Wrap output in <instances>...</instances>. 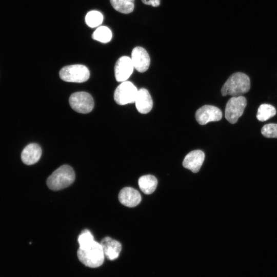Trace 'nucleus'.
Wrapping results in <instances>:
<instances>
[{
  "instance_id": "f257e3e1",
  "label": "nucleus",
  "mask_w": 277,
  "mask_h": 277,
  "mask_svg": "<svg viewBox=\"0 0 277 277\" xmlns=\"http://www.w3.org/2000/svg\"><path fill=\"white\" fill-rule=\"evenodd\" d=\"M77 255L78 260L83 264L91 268L102 265L105 258L101 244L94 240L84 247H79Z\"/></svg>"
},
{
  "instance_id": "f03ea898",
  "label": "nucleus",
  "mask_w": 277,
  "mask_h": 277,
  "mask_svg": "<svg viewBox=\"0 0 277 277\" xmlns=\"http://www.w3.org/2000/svg\"><path fill=\"white\" fill-rule=\"evenodd\" d=\"M250 88V81L247 75L242 72H236L230 76L221 89L223 96L231 95L238 97L248 92Z\"/></svg>"
},
{
  "instance_id": "7ed1b4c3",
  "label": "nucleus",
  "mask_w": 277,
  "mask_h": 277,
  "mask_svg": "<svg viewBox=\"0 0 277 277\" xmlns=\"http://www.w3.org/2000/svg\"><path fill=\"white\" fill-rule=\"evenodd\" d=\"M75 178L73 168L68 165H64L48 177L46 183L50 189L58 191L70 186L74 182Z\"/></svg>"
},
{
  "instance_id": "20e7f679",
  "label": "nucleus",
  "mask_w": 277,
  "mask_h": 277,
  "mask_svg": "<svg viewBox=\"0 0 277 277\" xmlns=\"http://www.w3.org/2000/svg\"><path fill=\"white\" fill-rule=\"evenodd\" d=\"M59 75L61 78L66 82L83 83L88 80L90 72L85 66L75 64L64 67L61 69Z\"/></svg>"
},
{
  "instance_id": "39448f33",
  "label": "nucleus",
  "mask_w": 277,
  "mask_h": 277,
  "mask_svg": "<svg viewBox=\"0 0 277 277\" xmlns=\"http://www.w3.org/2000/svg\"><path fill=\"white\" fill-rule=\"evenodd\" d=\"M247 105V100L243 96H232L227 102L225 111L226 119L231 124H235L243 114Z\"/></svg>"
},
{
  "instance_id": "423d86ee",
  "label": "nucleus",
  "mask_w": 277,
  "mask_h": 277,
  "mask_svg": "<svg viewBox=\"0 0 277 277\" xmlns=\"http://www.w3.org/2000/svg\"><path fill=\"white\" fill-rule=\"evenodd\" d=\"M136 87L130 82L124 81L116 88L114 92V99L120 105L135 102L137 93Z\"/></svg>"
},
{
  "instance_id": "0eeeda50",
  "label": "nucleus",
  "mask_w": 277,
  "mask_h": 277,
  "mask_svg": "<svg viewBox=\"0 0 277 277\" xmlns=\"http://www.w3.org/2000/svg\"><path fill=\"white\" fill-rule=\"evenodd\" d=\"M69 102L74 111L81 113H88L92 110L94 107V101L92 96L84 91L72 94Z\"/></svg>"
},
{
  "instance_id": "6e6552de",
  "label": "nucleus",
  "mask_w": 277,
  "mask_h": 277,
  "mask_svg": "<svg viewBox=\"0 0 277 277\" xmlns=\"http://www.w3.org/2000/svg\"><path fill=\"white\" fill-rule=\"evenodd\" d=\"M196 121L201 125L210 122H216L221 120L222 112L217 107L212 105H204L198 109L195 114Z\"/></svg>"
},
{
  "instance_id": "1a4fd4ad",
  "label": "nucleus",
  "mask_w": 277,
  "mask_h": 277,
  "mask_svg": "<svg viewBox=\"0 0 277 277\" xmlns=\"http://www.w3.org/2000/svg\"><path fill=\"white\" fill-rule=\"evenodd\" d=\"M134 66L130 57L123 56L116 61L114 66V75L119 82L126 81L133 72Z\"/></svg>"
},
{
  "instance_id": "9d476101",
  "label": "nucleus",
  "mask_w": 277,
  "mask_h": 277,
  "mask_svg": "<svg viewBox=\"0 0 277 277\" xmlns=\"http://www.w3.org/2000/svg\"><path fill=\"white\" fill-rule=\"evenodd\" d=\"M132 62L134 68L139 72H144L149 68L150 59L147 51L142 47H135L131 52Z\"/></svg>"
},
{
  "instance_id": "9b49d317",
  "label": "nucleus",
  "mask_w": 277,
  "mask_h": 277,
  "mask_svg": "<svg viewBox=\"0 0 277 277\" xmlns=\"http://www.w3.org/2000/svg\"><path fill=\"white\" fill-rule=\"evenodd\" d=\"M205 154L201 150H193L188 153L183 162V166L193 173H196L204 162Z\"/></svg>"
},
{
  "instance_id": "f8f14e48",
  "label": "nucleus",
  "mask_w": 277,
  "mask_h": 277,
  "mask_svg": "<svg viewBox=\"0 0 277 277\" xmlns=\"http://www.w3.org/2000/svg\"><path fill=\"white\" fill-rule=\"evenodd\" d=\"M141 195L139 192L130 187L123 188L118 194V200L123 205L128 207H134L140 204Z\"/></svg>"
},
{
  "instance_id": "ddd939ff",
  "label": "nucleus",
  "mask_w": 277,
  "mask_h": 277,
  "mask_svg": "<svg viewBox=\"0 0 277 277\" xmlns=\"http://www.w3.org/2000/svg\"><path fill=\"white\" fill-rule=\"evenodd\" d=\"M134 103L137 111L142 114L149 112L153 107L151 96L145 88L138 90Z\"/></svg>"
},
{
  "instance_id": "4468645a",
  "label": "nucleus",
  "mask_w": 277,
  "mask_h": 277,
  "mask_svg": "<svg viewBox=\"0 0 277 277\" xmlns=\"http://www.w3.org/2000/svg\"><path fill=\"white\" fill-rule=\"evenodd\" d=\"M105 256L110 260L118 258L122 249L121 244L110 237H105L101 242Z\"/></svg>"
},
{
  "instance_id": "2eb2a0df",
  "label": "nucleus",
  "mask_w": 277,
  "mask_h": 277,
  "mask_svg": "<svg viewBox=\"0 0 277 277\" xmlns=\"http://www.w3.org/2000/svg\"><path fill=\"white\" fill-rule=\"evenodd\" d=\"M42 153V149L38 144H29L24 148L22 152V161L26 165L34 164L38 161Z\"/></svg>"
},
{
  "instance_id": "dca6fc26",
  "label": "nucleus",
  "mask_w": 277,
  "mask_h": 277,
  "mask_svg": "<svg viewBox=\"0 0 277 277\" xmlns=\"http://www.w3.org/2000/svg\"><path fill=\"white\" fill-rule=\"evenodd\" d=\"M139 187L141 191L146 194L153 193L157 185L156 178L150 174L141 176L138 181Z\"/></svg>"
},
{
  "instance_id": "f3484780",
  "label": "nucleus",
  "mask_w": 277,
  "mask_h": 277,
  "mask_svg": "<svg viewBox=\"0 0 277 277\" xmlns=\"http://www.w3.org/2000/svg\"><path fill=\"white\" fill-rule=\"evenodd\" d=\"M134 0H110L112 7L117 11L124 14H129L134 9Z\"/></svg>"
},
{
  "instance_id": "a211bd4d",
  "label": "nucleus",
  "mask_w": 277,
  "mask_h": 277,
  "mask_svg": "<svg viewBox=\"0 0 277 277\" xmlns=\"http://www.w3.org/2000/svg\"><path fill=\"white\" fill-rule=\"evenodd\" d=\"M276 111L274 106L267 104L261 105L258 110L256 117L261 122H264L275 115Z\"/></svg>"
},
{
  "instance_id": "6ab92c4d",
  "label": "nucleus",
  "mask_w": 277,
  "mask_h": 277,
  "mask_svg": "<svg viewBox=\"0 0 277 277\" xmlns=\"http://www.w3.org/2000/svg\"><path fill=\"white\" fill-rule=\"evenodd\" d=\"M112 37V34L110 29L104 26L98 27L92 35L93 39L103 43H107L110 42Z\"/></svg>"
},
{
  "instance_id": "aec40b11",
  "label": "nucleus",
  "mask_w": 277,
  "mask_h": 277,
  "mask_svg": "<svg viewBox=\"0 0 277 277\" xmlns=\"http://www.w3.org/2000/svg\"><path fill=\"white\" fill-rule=\"evenodd\" d=\"M103 21L102 14L96 10L88 12L85 16L86 24L91 28H95L101 25Z\"/></svg>"
},
{
  "instance_id": "412c9836",
  "label": "nucleus",
  "mask_w": 277,
  "mask_h": 277,
  "mask_svg": "<svg viewBox=\"0 0 277 277\" xmlns=\"http://www.w3.org/2000/svg\"><path fill=\"white\" fill-rule=\"evenodd\" d=\"M263 136L268 138H277V124L265 125L261 129Z\"/></svg>"
},
{
  "instance_id": "4be33fe9",
  "label": "nucleus",
  "mask_w": 277,
  "mask_h": 277,
  "mask_svg": "<svg viewBox=\"0 0 277 277\" xmlns=\"http://www.w3.org/2000/svg\"><path fill=\"white\" fill-rule=\"evenodd\" d=\"M79 247H84L94 241L93 236L88 229H85L82 231L78 237Z\"/></svg>"
},
{
  "instance_id": "5701e85b",
  "label": "nucleus",
  "mask_w": 277,
  "mask_h": 277,
  "mask_svg": "<svg viewBox=\"0 0 277 277\" xmlns=\"http://www.w3.org/2000/svg\"><path fill=\"white\" fill-rule=\"evenodd\" d=\"M160 1L161 0H142L144 4L151 5L153 7H158L160 4Z\"/></svg>"
}]
</instances>
